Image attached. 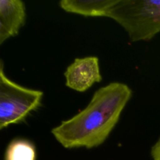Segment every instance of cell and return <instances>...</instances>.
I'll list each match as a JSON object with an SVG mask.
<instances>
[{
    "label": "cell",
    "mask_w": 160,
    "mask_h": 160,
    "mask_svg": "<svg viewBox=\"0 0 160 160\" xmlns=\"http://www.w3.org/2000/svg\"><path fill=\"white\" fill-rule=\"evenodd\" d=\"M117 0H61L59 7L65 12L84 17H108Z\"/></svg>",
    "instance_id": "6"
},
{
    "label": "cell",
    "mask_w": 160,
    "mask_h": 160,
    "mask_svg": "<svg viewBox=\"0 0 160 160\" xmlns=\"http://www.w3.org/2000/svg\"><path fill=\"white\" fill-rule=\"evenodd\" d=\"M44 93L20 85L9 79L0 65V130L25 121L42 106Z\"/></svg>",
    "instance_id": "3"
},
{
    "label": "cell",
    "mask_w": 160,
    "mask_h": 160,
    "mask_svg": "<svg viewBox=\"0 0 160 160\" xmlns=\"http://www.w3.org/2000/svg\"><path fill=\"white\" fill-rule=\"evenodd\" d=\"M37 152L34 144L23 138H16L7 145L5 160H36Z\"/></svg>",
    "instance_id": "7"
},
{
    "label": "cell",
    "mask_w": 160,
    "mask_h": 160,
    "mask_svg": "<svg viewBox=\"0 0 160 160\" xmlns=\"http://www.w3.org/2000/svg\"><path fill=\"white\" fill-rule=\"evenodd\" d=\"M151 156L152 160H160V138L152 147Z\"/></svg>",
    "instance_id": "8"
},
{
    "label": "cell",
    "mask_w": 160,
    "mask_h": 160,
    "mask_svg": "<svg viewBox=\"0 0 160 160\" xmlns=\"http://www.w3.org/2000/svg\"><path fill=\"white\" fill-rule=\"evenodd\" d=\"M131 42H146L160 32V0H117L108 14Z\"/></svg>",
    "instance_id": "2"
},
{
    "label": "cell",
    "mask_w": 160,
    "mask_h": 160,
    "mask_svg": "<svg viewBox=\"0 0 160 160\" xmlns=\"http://www.w3.org/2000/svg\"><path fill=\"white\" fill-rule=\"evenodd\" d=\"M26 22V6L21 0L0 1V45L15 37Z\"/></svg>",
    "instance_id": "5"
},
{
    "label": "cell",
    "mask_w": 160,
    "mask_h": 160,
    "mask_svg": "<svg viewBox=\"0 0 160 160\" xmlns=\"http://www.w3.org/2000/svg\"><path fill=\"white\" fill-rule=\"evenodd\" d=\"M66 85L78 92L88 90L102 80L99 59L96 56H87L74 59L67 67L65 73Z\"/></svg>",
    "instance_id": "4"
},
{
    "label": "cell",
    "mask_w": 160,
    "mask_h": 160,
    "mask_svg": "<svg viewBox=\"0 0 160 160\" xmlns=\"http://www.w3.org/2000/svg\"><path fill=\"white\" fill-rule=\"evenodd\" d=\"M131 97L126 84L109 83L95 92L84 109L52 128V134L66 148H96L109 138Z\"/></svg>",
    "instance_id": "1"
}]
</instances>
